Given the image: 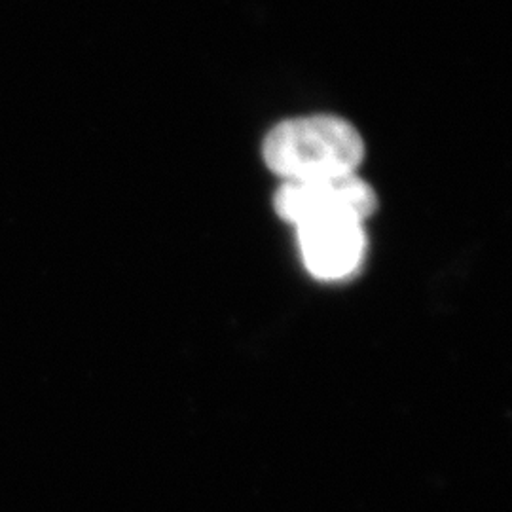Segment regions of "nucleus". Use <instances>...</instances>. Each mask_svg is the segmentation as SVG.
I'll return each mask as SVG.
<instances>
[{"label":"nucleus","mask_w":512,"mask_h":512,"mask_svg":"<svg viewBox=\"0 0 512 512\" xmlns=\"http://www.w3.org/2000/svg\"><path fill=\"white\" fill-rule=\"evenodd\" d=\"M262 154L285 181H308L357 173L365 143L344 118L317 114L277 124L264 139Z\"/></svg>","instance_id":"nucleus-1"},{"label":"nucleus","mask_w":512,"mask_h":512,"mask_svg":"<svg viewBox=\"0 0 512 512\" xmlns=\"http://www.w3.org/2000/svg\"><path fill=\"white\" fill-rule=\"evenodd\" d=\"M277 215L294 226L323 217L368 219L378 198L357 173L340 177H321L308 181H285L275 194Z\"/></svg>","instance_id":"nucleus-2"},{"label":"nucleus","mask_w":512,"mask_h":512,"mask_svg":"<svg viewBox=\"0 0 512 512\" xmlns=\"http://www.w3.org/2000/svg\"><path fill=\"white\" fill-rule=\"evenodd\" d=\"M302 260L311 275L338 281L355 274L363 264L366 236L363 220L323 217L296 226Z\"/></svg>","instance_id":"nucleus-3"}]
</instances>
